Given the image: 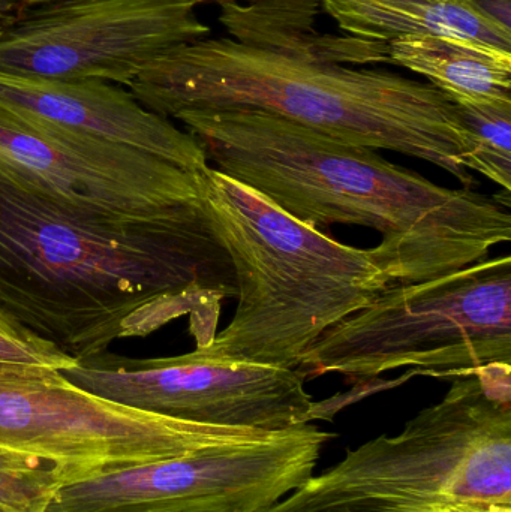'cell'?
<instances>
[{"label": "cell", "instance_id": "14", "mask_svg": "<svg viewBox=\"0 0 511 512\" xmlns=\"http://www.w3.org/2000/svg\"><path fill=\"white\" fill-rule=\"evenodd\" d=\"M348 35L392 42L441 36L511 56V32L492 21L476 0H321Z\"/></svg>", "mask_w": 511, "mask_h": 512}, {"label": "cell", "instance_id": "15", "mask_svg": "<svg viewBox=\"0 0 511 512\" xmlns=\"http://www.w3.org/2000/svg\"><path fill=\"white\" fill-rule=\"evenodd\" d=\"M389 63L428 78L453 104L511 101V56L441 36L389 42Z\"/></svg>", "mask_w": 511, "mask_h": 512}, {"label": "cell", "instance_id": "3", "mask_svg": "<svg viewBox=\"0 0 511 512\" xmlns=\"http://www.w3.org/2000/svg\"><path fill=\"white\" fill-rule=\"evenodd\" d=\"M147 110L254 108L342 143L392 150L476 183L465 168L468 131L456 105L429 83L203 38L156 57L128 87Z\"/></svg>", "mask_w": 511, "mask_h": 512}, {"label": "cell", "instance_id": "2", "mask_svg": "<svg viewBox=\"0 0 511 512\" xmlns=\"http://www.w3.org/2000/svg\"><path fill=\"white\" fill-rule=\"evenodd\" d=\"M174 119L215 170L303 224L378 231L375 252L393 285L476 264L511 240L510 207L500 195L444 188L369 147L254 108L189 110Z\"/></svg>", "mask_w": 511, "mask_h": 512}, {"label": "cell", "instance_id": "12", "mask_svg": "<svg viewBox=\"0 0 511 512\" xmlns=\"http://www.w3.org/2000/svg\"><path fill=\"white\" fill-rule=\"evenodd\" d=\"M0 107L48 128L123 144L191 170L209 167L194 135L147 110L117 84L0 72Z\"/></svg>", "mask_w": 511, "mask_h": 512}, {"label": "cell", "instance_id": "11", "mask_svg": "<svg viewBox=\"0 0 511 512\" xmlns=\"http://www.w3.org/2000/svg\"><path fill=\"white\" fill-rule=\"evenodd\" d=\"M207 0H54L26 6L0 29V72L98 80L128 89L165 51L207 38Z\"/></svg>", "mask_w": 511, "mask_h": 512}, {"label": "cell", "instance_id": "22", "mask_svg": "<svg viewBox=\"0 0 511 512\" xmlns=\"http://www.w3.org/2000/svg\"><path fill=\"white\" fill-rule=\"evenodd\" d=\"M0 512H2V511H0Z\"/></svg>", "mask_w": 511, "mask_h": 512}, {"label": "cell", "instance_id": "20", "mask_svg": "<svg viewBox=\"0 0 511 512\" xmlns=\"http://www.w3.org/2000/svg\"><path fill=\"white\" fill-rule=\"evenodd\" d=\"M24 9V0H0V29L11 23Z\"/></svg>", "mask_w": 511, "mask_h": 512}, {"label": "cell", "instance_id": "18", "mask_svg": "<svg viewBox=\"0 0 511 512\" xmlns=\"http://www.w3.org/2000/svg\"><path fill=\"white\" fill-rule=\"evenodd\" d=\"M77 360L24 327L0 306V375H53Z\"/></svg>", "mask_w": 511, "mask_h": 512}, {"label": "cell", "instance_id": "5", "mask_svg": "<svg viewBox=\"0 0 511 512\" xmlns=\"http://www.w3.org/2000/svg\"><path fill=\"white\" fill-rule=\"evenodd\" d=\"M266 512H511V366L456 376L398 435L348 450Z\"/></svg>", "mask_w": 511, "mask_h": 512}, {"label": "cell", "instance_id": "17", "mask_svg": "<svg viewBox=\"0 0 511 512\" xmlns=\"http://www.w3.org/2000/svg\"><path fill=\"white\" fill-rule=\"evenodd\" d=\"M65 481L53 465L0 450V511L47 512Z\"/></svg>", "mask_w": 511, "mask_h": 512}, {"label": "cell", "instance_id": "16", "mask_svg": "<svg viewBox=\"0 0 511 512\" xmlns=\"http://www.w3.org/2000/svg\"><path fill=\"white\" fill-rule=\"evenodd\" d=\"M470 138L464 165L511 194V101L455 104Z\"/></svg>", "mask_w": 511, "mask_h": 512}, {"label": "cell", "instance_id": "1", "mask_svg": "<svg viewBox=\"0 0 511 512\" xmlns=\"http://www.w3.org/2000/svg\"><path fill=\"white\" fill-rule=\"evenodd\" d=\"M233 265L204 207L171 218H84L0 170V306L75 360L189 316L215 337Z\"/></svg>", "mask_w": 511, "mask_h": 512}, {"label": "cell", "instance_id": "9", "mask_svg": "<svg viewBox=\"0 0 511 512\" xmlns=\"http://www.w3.org/2000/svg\"><path fill=\"white\" fill-rule=\"evenodd\" d=\"M62 375L111 402L191 423L282 432L321 417L302 370L210 357L198 348L146 360L107 351Z\"/></svg>", "mask_w": 511, "mask_h": 512}, {"label": "cell", "instance_id": "21", "mask_svg": "<svg viewBox=\"0 0 511 512\" xmlns=\"http://www.w3.org/2000/svg\"><path fill=\"white\" fill-rule=\"evenodd\" d=\"M54 2V0H24V8L26 6L39 5V3Z\"/></svg>", "mask_w": 511, "mask_h": 512}, {"label": "cell", "instance_id": "6", "mask_svg": "<svg viewBox=\"0 0 511 512\" xmlns=\"http://www.w3.org/2000/svg\"><path fill=\"white\" fill-rule=\"evenodd\" d=\"M495 364L511 366L510 255L390 285L324 331L297 369L306 378L338 373L368 382L405 367L464 376Z\"/></svg>", "mask_w": 511, "mask_h": 512}, {"label": "cell", "instance_id": "13", "mask_svg": "<svg viewBox=\"0 0 511 512\" xmlns=\"http://www.w3.org/2000/svg\"><path fill=\"white\" fill-rule=\"evenodd\" d=\"M219 21L246 47L336 65L389 63V44L332 36L315 27L321 0H216Z\"/></svg>", "mask_w": 511, "mask_h": 512}, {"label": "cell", "instance_id": "19", "mask_svg": "<svg viewBox=\"0 0 511 512\" xmlns=\"http://www.w3.org/2000/svg\"><path fill=\"white\" fill-rule=\"evenodd\" d=\"M476 3L498 26L511 32L510 0H476Z\"/></svg>", "mask_w": 511, "mask_h": 512}, {"label": "cell", "instance_id": "7", "mask_svg": "<svg viewBox=\"0 0 511 512\" xmlns=\"http://www.w3.org/2000/svg\"><path fill=\"white\" fill-rule=\"evenodd\" d=\"M269 433L129 408L77 387L62 373L0 375V450L50 463L65 484L251 444Z\"/></svg>", "mask_w": 511, "mask_h": 512}, {"label": "cell", "instance_id": "4", "mask_svg": "<svg viewBox=\"0 0 511 512\" xmlns=\"http://www.w3.org/2000/svg\"><path fill=\"white\" fill-rule=\"evenodd\" d=\"M203 207L233 265L237 306L204 354L297 369L315 340L393 285L375 248L344 245L207 167Z\"/></svg>", "mask_w": 511, "mask_h": 512}, {"label": "cell", "instance_id": "10", "mask_svg": "<svg viewBox=\"0 0 511 512\" xmlns=\"http://www.w3.org/2000/svg\"><path fill=\"white\" fill-rule=\"evenodd\" d=\"M0 170L84 218L141 222L203 207V171L0 107Z\"/></svg>", "mask_w": 511, "mask_h": 512}, {"label": "cell", "instance_id": "8", "mask_svg": "<svg viewBox=\"0 0 511 512\" xmlns=\"http://www.w3.org/2000/svg\"><path fill=\"white\" fill-rule=\"evenodd\" d=\"M332 433L314 424L60 487L47 512H266L314 475Z\"/></svg>", "mask_w": 511, "mask_h": 512}]
</instances>
